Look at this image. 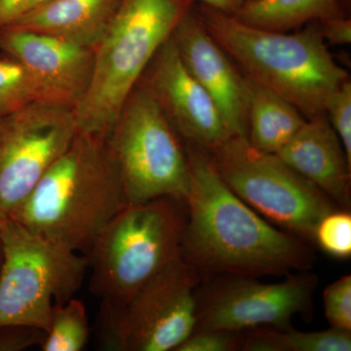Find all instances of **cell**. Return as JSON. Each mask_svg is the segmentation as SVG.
<instances>
[{
    "instance_id": "obj_1",
    "label": "cell",
    "mask_w": 351,
    "mask_h": 351,
    "mask_svg": "<svg viewBox=\"0 0 351 351\" xmlns=\"http://www.w3.org/2000/svg\"><path fill=\"white\" fill-rule=\"evenodd\" d=\"M182 255L198 271L256 277L306 270L313 252L265 221L226 186L205 149L189 145Z\"/></svg>"
},
{
    "instance_id": "obj_2",
    "label": "cell",
    "mask_w": 351,
    "mask_h": 351,
    "mask_svg": "<svg viewBox=\"0 0 351 351\" xmlns=\"http://www.w3.org/2000/svg\"><path fill=\"white\" fill-rule=\"evenodd\" d=\"M125 205L106 140L78 131L10 219L87 256Z\"/></svg>"
},
{
    "instance_id": "obj_3",
    "label": "cell",
    "mask_w": 351,
    "mask_h": 351,
    "mask_svg": "<svg viewBox=\"0 0 351 351\" xmlns=\"http://www.w3.org/2000/svg\"><path fill=\"white\" fill-rule=\"evenodd\" d=\"M210 36L243 75L282 97L306 119L324 112L329 95L350 78L327 48L315 22L302 31H269L195 4Z\"/></svg>"
},
{
    "instance_id": "obj_4",
    "label": "cell",
    "mask_w": 351,
    "mask_h": 351,
    "mask_svg": "<svg viewBox=\"0 0 351 351\" xmlns=\"http://www.w3.org/2000/svg\"><path fill=\"white\" fill-rule=\"evenodd\" d=\"M193 0H121L94 49L91 82L75 108L78 131L106 140L129 95Z\"/></svg>"
},
{
    "instance_id": "obj_5",
    "label": "cell",
    "mask_w": 351,
    "mask_h": 351,
    "mask_svg": "<svg viewBox=\"0 0 351 351\" xmlns=\"http://www.w3.org/2000/svg\"><path fill=\"white\" fill-rule=\"evenodd\" d=\"M171 197L127 204L87 254L94 294L106 306L126 302L182 256L186 216Z\"/></svg>"
},
{
    "instance_id": "obj_6",
    "label": "cell",
    "mask_w": 351,
    "mask_h": 351,
    "mask_svg": "<svg viewBox=\"0 0 351 351\" xmlns=\"http://www.w3.org/2000/svg\"><path fill=\"white\" fill-rule=\"evenodd\" d=\"M0 327L46 332L55 304L82 287L88 258L10 219H0Z\"/></svg>"
},
{
    "instance_id": "obj_7",
    "label": "cell",
    "mask_w": 351,
    "mask_h": 351,
    "mask_svg": "<svg viewBox=\"0 0 351 351\" xmlns=\"http://www.w3.org/2000/svg\"><path fill=\"white\" fill-rule=\"evenodd\" d=\"M127 204L159 197L184 202L189 166L179 135L142 82L129 95L106 138Z\"/></svg>"
},
{
    "instance_id": "obj_8",
    "label": "cell",
    "mask_w": 351,
    "mask_h": 351,
    "mask_svg": "<svg viewBox=\"0 0 351 351\" xmlns=\"http://www.w3.org/2000/svg\"><path fill=\"white\" fill-rule=\"evenodd\" d=\"M206 152L240 199L299 237L313 241L321 219L337 210L336 203L315 184L276 154L255 149L245 136H230Z\"/></svg>"
},
{
    "instance_id": "obj_9",
    "label": "cell",
    "mask_w": 351,
    "mask_h": 351,
    "mask_svg": "<svg viewBox=\"0 0 351 351\" xmlns=\"http://www.w3.org/2000/svg\"><path fill=\"white\" fill-rule=\"evenodd\" d=\"M199 271L182 255L117 306L104 304L105 341L120 351L177 350L195 332Z\"/></svg>"
},
{
    "instance_id": "obj_10",
    "label": "cell",
    "mask_w": 351,
    "mask_h": 351,
    "mask_svg": "<svg viewBox=\"0 0 351 351\" xmlns=\"http://www.w3.org/2000/svg\"><path fill=\"white\" fill-rule=\"evenodd\" d=\"M77 132L75 110L49 101L0 117V219L15 214Z\"/></svg>"
},
{
    "instance_id": "obj_11",
    "label": "cell",
    "mask_w": 351,
    "mask_h": 351,
    "mask_svg": "<svg viewBox=\"0 0 351 351\" xmlns=\"http://www.w3.org/2000/svg\"><path fill=\"white\" fill-rule=\"evenodd\" d=\"M198 298V330L241 332L262 326L290 327L295 314L313 306L315 274H288L281 282L262 283L253 277L223 276Z\"/></svg>"
},
{
    "instance_id": "obj_12",
    "label": "cell",
    "mask_w": 351,
    "mask_h": 351,
    "mask_svg": "<svg viewBox=\"0 0 351 351\" xmlns=\"http://www.w3.org/2000/svg\"><path fill=\"white\" fill-rule=\"evenodd\" d=\"M140 82L188 145L210 151L232 136L213 99L184 66L172 36L161 46Z\"/></svg>"
},
{
    "instance_id": "obj_13",
    "label": "cell",
    "mask_w": 351,
    "mask_h": 351,
    "mask_svg": "<svg viewBox=\"0 0 351 351\" xmlns=\"http://www.w3.org/2000/svg\"><path fill=\"white\" fill-rule=\"evenodd\" d=\"M0 50L27 69L44 101L75 110L86 93L94 49L49 34L8 27L0 29Z\"/></svg>"
},
{
    "instance_id": "obj_14",
    "label": "cell",
    "mask_w": 351,
    "mask_h": 351,
    "mask_svg": "<svg viewBox=\"0 0 351 351\" xmlns=\"http://www.w3.org/2000/svg\"><path fill=\"white\" fill-rule=\"evenodd\" d=\"M172 38L184 66L213 99L230 135L247 136V89L243 73L205 29L195 3Z\"/></svg>"
},
{
    "instance_id": "obj_15",
    "label": "cell",
    "mask_w": 351,
    "mask_h": 351,
    "mask_svg": "<svg viewBox=\"0 0 351 351\" xmlns=\"http://www.w3.org/2000/svg\"><path fill=\"white\" fill-rule=\"evenodd\" d=\"M276 156L326 193L337 206L350 209L351 162L325 112L306 119Z\"/></svg>"
},
{
    "instance_id": "obj_16",
    "label": "cell",
    "mask_w": 351,
    "mask_h": 351,
    "mask_svg": "<svg viewBox=\"0 0 351 351\" xmlns=\"http://www.w3.org/2000/svg\"><path fill=\"white\" fill-rule=\"evenodd\" d=\"M120 3L121 0H53L10 27L49 34L95 49Z\"/></svg>"
},
{
    "instance_id": "obj_17",
    "label": "cell",
    "mask_w": 351,
    "mask_h": 351,
    "mask_svg": "<svg viewBox=\"0 0 351 351\" xmlns=\"http://www.w3.org/2000/svg\"><path fill=\"white\" fill-rule=\"evenodd\" d=\"M247 138L255 149L276 154L292 140L306 119L290 101L245 76Z\"/></svg>"
},
{
    "instance_id": "obj_18",
    "label": "cell",
    "mask_w": 351,
    "mask_h": 351,
    "mask_svg": "<svg viewBox=\"0 0 351 351\" xmlns=\"http://www.w3.org/2000/svg\"><path fill=\"white\" fill-rule=\"evenodd\" d=\"M339 15L348 14L343 12L338 0H249L234 17L245 24L269 31L290 32Z\"/></svg>"
},
{
    "instance_id": "obj_19",
    "label": "cell",
    "mask_w": 351,
    "mask_h": 351,
    "mask_svg": "<svg viewBox=\"0 0 351 351\" xmlns=\"http://www.w3.org/2000/svg\"><path fill=\"white\" fill-rule=\"evenodd\" d=\"M247 351H350L351 332L331 327L324 331L300 332L290 327L257 330L243 339Z\"/></svg>"
},
{
    "instance_id": "obj_20",
    "label": "cell",
    "mask_w": 351,
    "mask_h": 351,
    "mask_svg": "<svg viewBox=\"0 0 351 351\" xmlns=\"http://www.w3.org/2000/svg\"><path fill=\"white\" fill-rule=\"evenodd\" d=\"M86 308L80 300L55 304L49 326L39 348L43 351H82L89 341Z\"/></svg>"
},
{
    "instance_id": "obj_21",
    "label": "cell",
    "mask_w": 351,
    "mask_h": 351,
    "mask_svg": "<svg viewBox=\"0 0 351 351\" xmlns=\"http://www.w3.org/2000/svg\"><path fill=\"white\" fill-rule=\"evenodd\" d=\"M36 101L43 94L27 69L12 58L0 59V117Z\"/></svg>"
},
{
    "instance_id": "obj_22",
    "label": "cell",
    "mask_w": 351,
    "mask_h": 351,
    "mask_svg": "<svg viewBox=\"0 0 351 351\" xmlns=\"http://www.w3.org/2000/svg\"><path fill=\"white\" fill-rule=\"evenodd\" d=\"M313 241L332 257L348 258L351 256V216L348 210H335L321 219Z\"/></svg>"
},
{
    "instance_id": "obj_23",
    "label": "cell",
    "mask_w": 351,
    "mask_h": 351,
    "mask_svg": "<svg viewBox=\"0 0 351 351\" xmlns=\"http://www.w3.org/2000/svg\"><path fill=\"white\" fill-rule=\"evenodd\" d=\"M324 112L351 162V82H341L328 97Z\"/></svg>"
},
{
    "instance_id": "obj_24",
    "label": "cell",
    "mask_w": 351,
    "mask_h": 351,
    "mask_svg": "<svg viewBox=\"0 0 351 351\" xmlns=\"http://www.w3.org/2000/svg\"><path fill=\"white\" fill-rule=\"evenodd\" d=\"M325 315L331 327L351 332V276L341 277L323 293Z\"/></svg>"
},
{
    "instance_id": "obj_25",
    "label": "cell",
    "mask_w": 351,
    "mask_h": 351,
    "mask_svg": "<svg viewBox=\"0 0 351 351\" xmlns=\"http://www.w3.org/2000/svg\"><path fill=\"white\" fill-rule=\"evenodd\" d=\"M240 332L198 330L188 337L175 351H233L242 348Z\"/></svg>"
},
{
    "instance_id": "obj_26",
    "label": "cell",
    "mask_w": 351,
    "mask_h": 351,
    "mask_svg": "<svg viewBox=\"0 0 351 351\" xmlns=\"http://www.w3.org/2000/svg\"><path fill=\"white\" fill-rule=\"evenodd\" d=\"M45 332L23 325H6L0 327V351H22L32 346H40Z\"/></svg>"
},
{
    "instance_id": "obj_27",
    "label": "cell",
    "mask_w": 351,
    "mask_h": 351,
    "mask_svg": "<svg viewBox=\"0 0 351 351\" xmlns=\"http://www.w3.org/2000/svg\"><path fill=\"white\" fill-rule=\"evenodd\" d=\"M318 31L332 45H348L351 43V19L348 15L334 16L316 21Z\"/></svg>"
},
{
    "instance_id": "obj_28",
    "label": "cell",
    "mask_w": 351,
    "mask_h": 351,
    "mask_svg": "<svg viewBox=\"0 0 351 351\" xmlns=\"http://www.w3.org/2000/svg\"><path fill=\"white\" fill-rule=\"evenodd\" d=\"M51 1L53 0H0V29L10 27Z\"/></svg>"
},
{
    "instance_id": "obj_29",
    "label": "cell",
    "mask_w": 351,
    "mask_h": 351,
    "mask_svg": "<svg viewBox=\"0 0 351 351\" xmlns=\"http://www.w3.org/2000/svg\"><path fill=\"white\" fill-rule=\"evenodd\" d=\"M197 1L208 7H211L215 10L234 16L239 13L246 0H197Z\"/></svg>"
},
{
    "instance_id": "obj_30",
    "label": "cell",
    "mask_w": 351,
    "mask_h": 351,
    "mask_svg": "<svg viewBox=\"0 0 351 351\" xmlns=\"http://www.w3.org/2000/svg\"><path fill=\"white\" fill-rule=\"evenodd\" d=\"M338 2L343 12L350 15L351 0H338Z\"/></svg>"
},
{
    "instance_id": "obj_31",
    "label": "cell",
    "mask_w": 351,
    "mask_h": 351,
    "mask_svg": "<svg viewBox=\"0 0 351 351\" xmlns=\"http://www.w3.org/2000/svg\"><path fill=\"white\" fill-rule=\"evenodd\" d=\"M2 260V248H1V239H0V265H1Z\"/></svg>"
},
{
    "instance_id": "obj_32",
    "label": "cell",
    "mask_w": 351,
    "mask_h": 351,
    "mask_svg": "<svg viewBox=\"0 0 351 351\" xmlns=\"http://www.w3.org/2000/svg\"><path fill=\"white\" fill-rule=\"evenodd\" d=\"M246 1H249V0H246Z\"/></svg>"
}]
</instances>
